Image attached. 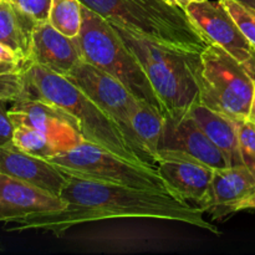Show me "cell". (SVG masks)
Wrapping results in <instances>:
<instances>
[{"label": "cell", "instance_id": "obj_1", "mask_svg": "<svg viewBox=\"0 0 255 255\" xmlns=\"http://www.w3.org/2000/svg\"><path fill=\"white\" fill-rule=\"evenodd\" d=\"M60 197L66 202L64 209L35 216L10 227L9 231H42L50 232L55 237H61L70 228L84 223L146 218L178 222L216 236L221 234L218 227L204 219V212L201 208L167 192L69 176Z\"/></svg>", "mask_w": 255, "mask_h": 255}, {"label": "cell", "instance_id": "obj_2", "mask_svg": "<svg viewBox=\"0 0 255 255\" xmlns=\"http://www.w3.org/2000/svg\"><path fill=\"white\" fill-rule=\"evenodd\" d=\"M26 99L42 100L66 111L77 122L85 141L127 161L156 167L147 154L129 141L121 126L64 75L27 62L22 70L21 100Z\"/></svg>", "mask_w": 255, "mask_h": 255}, {"label": "cell", "instance_id": "obj_3", "mask_svg": "<svg viewBox=\"0 0 255 255\" xmlns=\"http://www.w3.org/2000/svg\"><path fill=\"white\" fill-rule=\"evenodd\" d=\"M111 24L141 62L166 115L187 114L192 106L201 102L198 82L201 54L172 49L142 36L131 27Z\"/></svg>", "mask_w": 255, "mask_h": 255}, {"label": "cell", "instance_id": "obj_4", "mask_svg": "<svg viewBox=\"0 0 255 255\" xmlns=\"http://www.w3.org/2000/svg\"><path fill=\"white\" fill-rule=\"evenodd\" d=\"M111 22L131 27L154 42L201 54L209 45L186 10L169 0H81Z\"/></svg>", "mask_w": 255, "mask_h": 255}, {"label": "cell", "instance_id": "obj_5", "mask_svg": "<svg viewBox=\"0 0 255 255\" xmlns=\"http://www.w3.org/2000/svg\"><path fill=\"white\" fill-rule=\"evenodd\" d=\"M82 60L119 80L139 101L164 112L141 62L122 41L111 22L96 11L82 6V25L75 37Z\"/></svg>", "mask_w": 255, "mask_h": 255}, {"label": "cell", "instance_id": "obj_6", "mask_svg": "<svg viewBox=\"0 0 255 255\" xmlns=\"http://www.w3.org/2000/svg\"><path fill=\"white\" fill-rule=\"evenodd\" d=\"M50 161L69 176L173 194L157 167L127 161L91 142L84 141Z\"/></svg>", "mask_w": 255, "mask_h": 255}, {"label": "cell", "instance_id": "obj_7", "mask_svg": "<svg viewBox=\"0 0 255 255\" xmlns=\"http://www.w3.org/2000/svg\"><path fill=\"white\" fill-rule=\"evenodd\" d=\"M201 102L233 119H247L255 79L229 52L209 44L199 55Z\"/></svg>", "mask_w": 255, "mask_h": 255}, {"label": "cell", "instance_id": "obj_8", "mask_svg": "<svg viewBox=\"0 0 255 255\" xmlns=\"http://www.w3.org/2000/svg\"><path fill=\"white\" fill-rule=\"evenodd\" d=\"M66 77L112 117L121 126L129 141L156 164L132 129L131 119L139 100H137L124 84L84 60L80 61Z\"/></svg>", "mask_w": 255, "mask_h": 255}, {"label": "cell", "instance_id": "obj_9", "mask_svg": "<svg viewBox=\"0 0 255 255\" xmlns=\"http://www.w3.org/2000/svg\"><path fill=\"white\" fill-rule=\"evenodd\" d=\"M186 12L209 44H217L238 60L255 79V51L221 0L192 2Z\"/></svg>", "mask_w": 255, "mask_h": 255}, {"label": "cell", "instance_id": "obj_10", "mask_svg": "<svg viewBox=\"0 0 255 255\" xmlns=\"http://www.w3.org/2000/svg\"><path fill=\"white\" fill-rule=\"evenodd\" d=\"M7 112L15 126L24 125L46 134L60 153L85 141L74 117L50 102L37 99L20 100L12 102Z\"/></svg>", "mask_w": 255, "mask_h": 255}, {"label": "cell", "instance_id": "obj_11", "mask_svg": "<svg viewBox=\"0 0 255 255\" xmlns=\"http://www.w3.org/2000/svg\"><path fill=\"white\" fill-rule=\"evenodd\" d=\"M65 207L66 202L61 197L0 172V223L15 226Z\"/></svg>", "mask_w": 255, "mask_h": 255}, {"label": "cell", "instance_id": "obj_12", "mask_svg": "<svg viewBox=\"0 0 255 255\" xmlns=\"http://www.w3.org/2000/svg\"><path fill=\"white\" fill-rule=\"evenodd\" d=\"M159 151L186 154L214 169L229 167L221 149L208 138L188 112L166 115Z\"/></svg>", "mask_w": 255, "mask_h": 255}, {"label": "cell", "instance_id": "obj_13", "mask_svg": "<svg viewBox=\"0 0 255 255\" xmlns=\"http://www.w3.org/2000/svg\"><path fill=\"white\" fill-rule=\"evenodd\" d=\"M156 167L174 196L201 207L208 193L214 168L171 151L158 152Z\"/></svg>", "mask_w": 255, "mask_h": 255}, {"label": "cell", "instance_id": "obj_14", "mask_svg": "<svg viewBox=\"0 0 255 255\" xmlns=\"http://www.w3.org/2000/svg\"><path fill=\"white\" fill-rule=\"evenodd\" d=\"M0 172L57 197L69 179L51 161L26 153L12 143L0 147Z\"/></svg>", "mask_w": 255, "mask_h": 255}, {"label": "cell", "instance_id": "obj_15", "mask_svg": "<svg viewBox=\"0 0 255 255\" xmlns=\"http://www.w3.org/2000/svg\"><path fill=\"white\" fill-rule=\"evenodd\" d=\"M82 61L75 37H69L55 29L49 21L37 22L32 31L29 62L67 76Z\"/></svg>", "mask_w": 255, "mask_h": 255}, {"label": "cell", "instance_id": "obj_16", "mask_svg": "<svg viewBox=\"0 0 255 255\" xmlns=\"http://www.w3.org/2000/svg\"><path fill=\"white\" fill-rule=\"evenodd\" d=\"M255 191V174L244 164L214 169L206 199L199 208L214 219L233 213L237 203Z\"/></svg>", "mask_w": 255, "mask_h": 255}, {"label": "cell", "instance_id": "obj_17", "mask_svg": "<svg viewBox=\"0 0 255 255\" xmlns=\"http://www.w3.org/2000/svg\"><path fill=\"white\" fill-rule=\"evenodd\" d=\"M188 115L221 149L228 166L243 164L239 152L238 128L233 117L206 106L202 102L192 106Z\"/></svg>", "mask_w": 255, "mask_h": 255}, {"label": "cell", "instance_id": "obj_18", "mask_svg": "<svg viewBox=\"0 0 255 255\" xmlns=\"http://www.w3.org/2000/svg\"><path fill=\"white\" fill-rule=\"evenodd\" d=\"M37 21L9 0H0V42L29 62L32 31Z\"/></svg>", "mask_w": 255, "mask_h": 255}, {"label": "cell", "instance_id": "obj_19", "mask_svg": "<svg viewBox=\"0 0 255 255\" xmlns=\"http://www.w3.org/2000/svg\"><path fill=\"white\" fill-rule=\"evenodd\" d=\"M166 115L147 102L139 101L131 119L134 134L157 164L159 143L164 129Z\"/></svg>", "mask_w": 255, "mask_h": 255}, {"label": "cell", "instance_id": "obj_20", "mask_svg": "<svg viewBox=\"0 0 255 255\" xmlns=\"http://www.w3.org/2000/svg\"><path fill=\"white\" fill-rule=\"evenodd\" d=\"M81 0H52L47 21L69 37H76L82 25Z\"/></svg>", "mask_w": 255, "mask_h": 255}, {"label": "cell", "instance_id": "obj_21", "mask_svg": "<svg viewBox=\"0 0 255 255\" xmlns=\"http://www.w3.org/2000/svg\"><path fill=\"white\" fill-rule=\"evenodd\" d=\"M12 144L26 153L40 157V158L49 159V161L60 154L59 148L55 146L54 142L46 134L40 132L39 129L24 126V125L15 126Z\"/></svg>", "mask_w": 255, "mask_h": 255}, {"label": "cell", "instance_id": "obj_22", "mask_svg": "<svg viewBox=\"0 0 255 255\" xmlns=\"http://www.w3.org/2000/svg\"><path fill=\"white\" fill-rule=\"evenodd\" d=\"M255 51V14L239 0H221Z\"/></svg>", "mask_w": 255, "mask_h": 255}, {"label": "cell", "instance_id": "obj_23", "mask_svg": "<svg viewBox=\"0 0 255 255\" xmlns=\"http://www.w3.org/2000/svg\"><path fill=\"white\" fill-rule=\"evenodd\" d=\"M238 128L239 152L244 166L255 174V125L247 119H234Z\"/></svg>", "mask_w": 255, "mask_h": 255}, {"label": "cell", "instance_id": "obj_24", "mask_svg": "<svg viewBox=\"0 0 255 255\" xmlns=\"http://www.w3.org/2000/svg\"><path fill=\"white\" fill-rule=\"evenodd\" d=\"M37 22L47 21L52 0H9Z\"/></svg>", "mask_w": 255, "mask_h": 255}, {"label": "cell", "instance_id": "obj_25", "mask_svg": "<svg viewBox=\"0 0 255 255\" xmlns=\"http://www.w3.org/2000/svg\"><path fill=\"white\" fill-rule=\"evenodd\" d=\"M4 104L5 102L0 100V147L12 143L15 129V125L12 124Z\"/></svg>", "mask_w": 255, "mask_h": 255}, {"label": "cell", "instance_id": "obj_26", "mask_svg": "<svg viewBox=\"0 0 255 255\" xmlns=\"http://www.w3.org/2000/svg\"><path fill=\"white\" fill-rule=\"evenodd\" d=\"M247 209H255V191L252 194H249L247 198L237 203L233 208V213L241 211H247Z\"/></svg>", "mask_w": 255, "mask_h": 255}, {"label": "cell", "instance_id": "obj_27", "mask_svg": "<svg viewBox=\"0 0 255 255\" xmlns=\"http://www.w3.org/2000/svg\"><path fill=\"white\" fill-rule=\"evenodd\" d=\"M247 120L255 125V82H254V89H253V96H252V102H251V109H249V114Z\"/></svg>", "mask_w": 255, "mask_h": 255}, {"label": "cell", "instance_id": "obj_28", "mask_svg": "<svg viewBox=\"0 0 255 255\" xmlns=\"http://www.w3.org/2000/svg\"><path fill=\"white\" fill-rule=\"evenodd\" d=\"M169 1H172L173 4H176L177 6L186 10V7L188 6L189 4H192V2H199V1H204V0H169Z\"/></svg>", "mask_w": 255, "mask_h": 255}]
</instances>
